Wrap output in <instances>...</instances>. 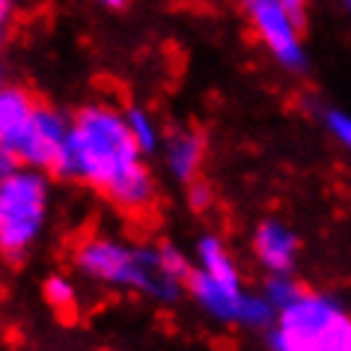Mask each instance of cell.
Masks as SVG:
<instances>
[{
	"mask_svg": "<svg viewBox=\"0 0 351 351\" xmlns=\"http://www.w3.org/2000/svg\"><path fill=\"white\" fill-rule=\"evenodd\" d=\"M57 179H81L128 212L152 203V176L140 164V146L122 113L90 104L72 119L66 149L51 167Z\"/></svg>",
	"mask_w": 351,
	"mask_h": 351,
	"instance_id": "obj_1",
	"label": "cell"
},
{
	"mask_svg": "<svg viewBox=\"0 0 351 351\" xmlns=\"http://www.w3.org/2000/svg\"><path fill=\"white\" fill-rule=\"evenodd\" d=\"M77 268L93 280L137 289L164 304L182 295V283L164 268L158 247H125L110 239H90L77 250Z\"/></svg>",
	"mask_w": 351,
	"mask_h": 351,
	"instance_id": "obj_2",
	"label": "cell"
},
{
	"mask_svg": "<svg viewBox=\"0 0 351 351\" xmlns=\"http://www.w3.org/2000/svg\"><path fill=\"white\" fill-rule=\"evenodd\" d=\"M271 351H351V315L328 295L304 292L268 333Z\"/></svg>",
	"mask_w": 351,
	"mask_h": 351,
	"instance_id": "obj_3",
	"label": "cell"
},
{
	"mask_svg": "<svg viewBox=\"0 0 351 351\" xmlns=\"http://www.w3.org/2000/svg\"><path fill=\"white\" fill-rule=\"evenodd\" d=\"M48 217V179L45 170L19 167L0 182V253L21 259L39 239Z\"/></svg>",
	"mask_w": 351,
	"mask_h": 351,
	"instance_id": "obj_4",
	"label": "cell"
},
{
	"mask_svg": "<svg viewBox=\"0 0 351 351\" xmlns=\"http://www.w3.org/2000/svg\"><path fill=\"white\" fill-rule=\"evenodd\" d=\"M191 295L199 301V306L226 324H247V328H271L274 324V306L265 298H253L241 286H226L208 277L203 268L191 271L188 277Z\"/></svg>",
	"mask_w": 351,
	"mask_h": 351,
	"instance_id": "obj_5",
	"label": "cell"
},
{
	"mask_svg": "<svg viewBox=\"0 0 351 351\" xmlns=\"http://www.w3.org/2000/svg\"><path fill=\"white\" fill-rule=\"evenodd\" d=\"M244 6H247L250 24L256 27L259 39L268 45L277 63L292 69V72L304 69L306 57L301 45V33H298V24L292 21V15L283 10V3L280 0H250Z\"/></svg>",
	"mask_w": 351,
	"mask_h": 351,
	"instance_id": "obj_6",
	"label": "cell"
},
{
	"mask_svg": "<svg viewBox=\"0 0 351 351\" xmlns=\"http://www.w3.org/2000/svg\"><path fill=\"white\" fill-rule=\"evenodd\" d=\"M69 128H72V122L60 110L36 104L27 131H24V137L19 140V146H15V158H19L24 167H36V170L51 173V167L57 164L60 152L66 149Z\"/></svg>",
	"mask_w": 351,
	"mask_h": 351,
	"instance_id": "obj_7",
	"label": "cell"
},
{
	"mask_svg": "<svg viewBox=\"0 0 351 351\" xmlns=\"http://www.w3.org/2000/svg\"><path fill=\"white\" fill-rule=\"evenodd\" d=\"M256 256L262 259L271 274H289L295 268L298 256V239L286 223L280 221H262L256 226V239H253Z\"/></svg>",
	"mask_w": 351,
	"mask_h": 351,
	"instance_id": "obj_8",
	"label": "cell"
},
{
	"mask_svg": "<svg viewBox=\"0 0 351 351\" xmlns=\"http://www.w3.org/2000/svg\"><path fill=\"white\" fill-rule=\"evenodd\" d=\"M36 101L21 86H0V146L15 155V146L24 137Z\"/></svg>",
	"mask_w": 351,
	"mask_h": 351,
	"instance_id": "obj_9",
	"label": "cell"
},
{
	"mask_svg": "<svg viewBox=\"0 0 351 351\" xmlns=\"http://www.w3.org/2000/svg\"><path fill=\"white\" fill-rule=\"evenodd\" d=\"M203 164V137L179 131L167 143V167L179 182H194V176Z\"/></svg>",
	"mask_w": 351,
	"mask_h": 351,
	"instance_id": "obj_10",
	"label": "cell"
},
{
	"mask_svg": "<svg viewBox=\"0 0 351 351\" xmlns=\"http://www.w3.org/2000/svg\"><path fill=\"white\" fill-rule=\"evenodd\" d=\"M197 259H199V268H203L208 277H215L217 283L241 286L239 268H235V262L230 259V253H226V247L215 239V235H206V239L197 244Z\"/></svg>",
	"mask_w": 351,
	"mask_h": 351,
	"instance_id": "obj_11",
	"label": "cell"
},
{
	"mask_svg": "<svg viewBox=\"0 0 351 351\" xmlns=\"http://www.w3.org/2000/svg\"><path fill=\"white\" fill-rule=\"evenodd\" d=\"M125 122L131 128V137L137 140L140 152H152V149L158 146V128H155L152 117H149L146 110H140V108H131L125 113Z\"/></svg>",
	"mask_w": 351,
	"mask_h": 351,
	"instance_id": "obj_12",
	"label": "cell"
},
{
	"mask_svg": "<svg viewBox=\"0 0 351 351\" xmlns=\"http://www.w3.org/2000/svg\"><path fill=\"white\" fill-rule=\"evenodd\" d=\"M304 295V289L295 283V280H289V274H274L271 277V283L265 286V301L274 306V313L286 310L292 301H298V298Z\"/></svg>",
	"mask_w": 351,
	"mask_h": 351,
	"instance_id": "obj_13",
	"label": "cell"
},
{
	"mask_svg": "<svg viewBox=\"0 0 351 351\" xmlns=\"http://www.w3.org/2000/svg\"><path fill=\"white\" fill-rule=\"evenodd\" d=\"M45 301L57 310H72L75 306V289L63 277H48L45 283Z\"/></svg>",
	"mask_w": 351,
	"mask_h": 351,
	"instance_id": "obj_14",
	"label": "cell"
},
{
	"mask_svg": "<svg viewBox=\"0 0 351 351\" xmlns=\"http://www.w3.org/2000/svg\"><path fill=\"white\" fill-rule=\"evenodd\" d=\"M158 250H161V262H164V268L170 271V274H173L176 280H179V283H188L191 271H194V268L188 265V259L182 256V253L176 250L173 244H161V247H158Z\"/></svg>",
	"mask_w": 351,
	"mask_h": 351,
	"instance_id": "obj_15",
	"label": "cell"
},
{
	"mask_svg": "<svg viewBox=\"0 0 351 351\" xmlns=\"http://www.w3.org/2000/svg\"><path fill=\"white\" fill-rule=\"evenodd\" d=\"M328 128L333 131V137L339 140L346 149H351V117L342 110H330L328 113Z\"/></svg>",
	"mask_w": 351,
	"mask_h": 351,
	"instance_id": "obj_16",
	"label": "cell"
},
{
	"mask_svg": "<svg viewBox=\"0 0 351 351\" xmlns=\"http://www.w3.org/2000/svg\"><path fill=\"white\" fill-rule=\"evenodd\" d=\"M188 203L194 212H206L208 203H212V191H208V185H203V182H191L188 188Z\"/></svg>",
	"mask_w": 351,
	"mask_h": 351,
	"instance_id": "obj_17",
	"label": "cell"
},
{
	"mask_svg": "<svg viewBox=\"0 0 351 351\" xmlns=\"http://www.w3.org/2000/svg\"><path fill=\"white\" fill-rule=\"evenodd\" d=\"M283 3V10L292 15V21L301 27V24L306 21V10H310V0H280Z\"/></svg>",
	"mask_w": 351,
	"mask_h": 351,
	"instance_id": "obj_18",
	"label": "cell"
},
{
	"mask_svg": "<svg viewBox=\"0 0 351 351\" xmlns=\"http://www.w3.org/2000/svg\"><path fill=\"white\" fill-rule=\"evenodd\" d=\"M19 167H24V164H21L19 158H15V155L10 152V149H3V146H0V182H3V179H10V176H12L15 170H19Z\"/></svg>",
	"mask_w": 351,
	"mask_h": 351,
	"instance_id": "obj_19",
	"label": "cell"
},
{
	"mask_svg": "<svg viewBox=\"0 0 351 351\" xmlns=\"http://www.w3.org/2000/svg\"><path fill=\"white\" fill-rule=\"evenodd\" d=\"M10 21H12V0H0V48H3L6 30H10Z\"/></svg>",
	"mask_w": 351,
	"mask_h": 351,
	"instance_id": "obj_20",
	"label": "cell"
},
{
	"mask_svg": "<svg viewBox=\"0 0 351 351\" xmlns=\"http://www.w3.org/2000/svg\"><path fill=\"white\" fill-rule=\"evenodd\" d=\"M99 3L110 6V10H119V6H125V0H99Z\"/></svg>",
	"mask_w": 351,
	"mask_h": 351,
	"instance_id": "obj_21",
	"label": "cell"
},
{
	"mask_svg": "<svg viewBox=\"0 0 351 351\" xmlns=\"http://www.w3.org/2000/svg\"><path fill=\"white\" fill-rule=\"evenodd\" d=\"M342 6H346V10L351 12V0H342Z\"/></svg>",
	"mask_w": 351,
	"mask_h": 351,
	"instance_id": "obj_22",
	"label": "cell"
},
{
	"mask_svg": "<svg viewBox=\"0 0 351 351\" xmlns=\"http://www.w3.org/2000/svg\"><path fill=\"white\" fill-rule=\"evenodd\" d=\"M241 3H250V0H241Z\"/></svg>",
	"mask_w": 351,
	"mask_h": 351,
	"instance_id": "obj_23",
	"label": "cell"
}]
</instances>
